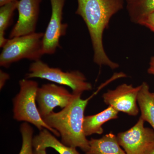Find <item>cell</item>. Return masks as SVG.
<instances>
[{"mask_svg": "<svg viewBox=\"0 0 154 154\" xmlns=\"http://www.w3.org/2000/svg\"><path fill=\"white\" fill-rule=\"evenodd\" d=\"M75 14L82 18L87 25L94 49V63L107 66L112 69L119 67L110 60L103 44L104 30L108 27L111 17L122 9L123 0H77Z\"/></svg>", "mask_w": 154, "mask_h": 154, "instance_id": "6da1fadb", "label": "cell"}, {"mask_svg": "<svg viewBox=\"0 0 154 154\" xmlns=\"http://www.w3.org/2000/svg\"><path fill=\"white\" fill-rule=\"evenodd\" d=\"M98 91L85 99H82L80 95H76L70 104L60 112H52L42 117L48 126L59 133L61 141L64 144L79 148L85 152L89 149V140L83 131L84 114L88 102Z\"/></svg>", "mask_w": 154, "mask_h": 154, "instance_id": "7a4b0ae2", "label": "cell"}, {"mask_svg": "<svg viewBox=\"0 0 154 154\" xmlns=\"http://www.w3.org/2000/svg\"><path fill=\"white\" fill-rule=\"evenodd\" d=\"M20 91L13 99L14 117L18 121L31 123L39 131L45 128L56 136H60L57 131L44 121L36 105V95L38 87L37 82L23 79L19 82Z\"/></svg>", "mask_w": 154, "mask_h": 154, "instance_id": "3957f363", "label": "cell"}, {"mask_svg": "<svg viewBox=\"0 0 154 154\" xmlns=\"http://www.w3.org/2000/svg\"><path fill=\"white\" fill-rule=\"evenodd\" d=\"M44 33H35L8 39L0 54V66L9 67L12 63L24 59L33 61L44 55L42 38Z\"/></svg>", "mask_w": 154, "mask_h": 154, "instance_id": "277c9868", "label": "cell"}, {"mask_svg": "<svg viewBox=\"0 0 154 154\" xmlns=\"http://www.w3.org/2000/svg\"><path fill=\"white\" fill-rule=\"evenodd\" d=\"M26 79L39 78L57 83L71 88L72 94L82 96L85 91L92 90L91 83L82 73L79 71L64 72L58 68L51 67L47 64L39 60L33 61L29 67Z\"/></svg>", "mask_w": 154, "mask_h": 154, "instance_id": "5b68a950", "label": "cell"}, {"mask_svg": "<svg viewBox=\"0 0 154 154\" xmlns=\"http://www.w3.org/2000/svg\"><path fill=\"white\" fill-rule=\"evenodd\" d=\"M144 122L140 116L130 129L116 136L119 143L126 154H144L154 142V130L145 127Z\"/></svg>", "mask_w": 154, "mask_h": 154, "instance_id": "8992f818", "label": "cell"}, {"mask_svg": "<svg viewBox=\"0 0 154 154\" xmlns=\"http://www.w3.org/2000/svg\"><path fill=\"white\" fill-rule=\"evenodd\" d=\"M51 6L50 19L42 38L44 54H53L60 48V40L66 34L68 25L63 23V9L66 0H50Z\"/></svg>", "mask_w": 154, "mask_h": 154, "instance_id": "52a82bcc", "label": "cell"}, {"mask_svg": "<svg viewBox=\"0 0 154 154\" xmlns=\"http://www.w3.org/2000/svg\"><path fill=\"white\" fill-rule=\"evenodd\" d=\"M76 95L63 86L53 84L42 85L37 90L36 101L42 117L53 112L56 107L63 108L70 104Z\"/></svg>", "mask_w": 154, "mask_h": 154, "instance_id": "ba28073f", "label": "cell"}, {"mask_svg": "<svg viewBox=\"0 0 154 154\" xmlns=\"http://www.w3.org/2000/svg\"><path fill=\"white\" fill-rule=\"evenodd\" d=\"M141 87L140 85L134 88L132 85L122 84L103 94L104 102L118 112L135 116L139 113L137 99Z\"/></svg>", "mask_w": 154, "mask_h": 154, "instance_id": "9c48e42d", "label": "cell"}, {"mask_svg": "<svg viewBox=\"0 0 154 154\" xmlns=\"http://www.w3.org/2000/svg\"><path fill=\"white\" fill-rule=\"evenodd\" d=\"M42 0H19L17 10L18 21L11 30L9 37L28 35L36 32Z\"/></svg>", "mask_w": 154, "mask_h": 154, "instance_id": "30bf717a", "label": "cell"}, {"mask_svg": "<svg viewBox=\"0 0 154 154\" xmlns=\"http://www.w3.org/2000/svg\"><path fill=\"white\" fill-rule=\"evenodd\" d=\"M119 112L109 106L106 109L95 115L85 116L83 131L86 137L94 134H102L104 131L102 125L105 122L118 117Z\"/></svg>", "mask_w": 154, "mask_h": 154, "instance_id": "8fae6325", "label": "cell"}, {"mask_svg": "<svg viewBox=\"0 0 154 154\" xmlns=\"http://www.w3.org/2000/svg\"><path fill=\"white\" fill-rule=\"evenodd\" d=\"M89 145L90 147L85 154H126L119 143L116 136L112 132L101 138H91Z\"/></svg>", "mask_w": 154, "mask_h": 154, "instance_id": "7c38bea8", "label": "cell"}, {"mask_svg": "<svg viewBox=\"0 0 154 154\" xmlns=\"http://www.w3.org/2000/svg\"><path fill=\"white\" fill-rule=\"evenodd\" d=\"M49 131L44 128L33 137V146L34 149H46L51 148L60 154H81L76 148L64 144L53 135Z\"/></svg>", "mask_w": 154, "mask_h": 154, "instance_id": "4fadbf2b", "label": "cell"}, {"mask_svg": "<svg viewBox=\"0 0 154 154\" xmlns=\"http://www.w3.org/2000/svg\"><path fill=\"white\" fill-rule=\"evenodd\" d=\"M138 96L137 102L141 112L140 117L147 122L154 130V97L150 92L147 83L143 82L141 85Z\"/></svg>", "mask_w": 154, "mask_h": 154, "instance_id": "5bb4252c", "label": "cell"}, {"mask_svg": "<svg viewBox=\"0 0 154 154\" xmlns=\"http://www.w3.org/2000/svg\"><path fill=\"white\" fill-rule=\"evenodd\" d=\"M127 9L131 20L136 24L154 11V0H126Z\"/></svg>", "mask_w": 154, "mask_h": 154, "instance_id": "9a60e30c", "label": "cell"}, {"mask_svg": "<svg viewBox=\"0 0 154 154\" xmlns=\"http://www.w3.org/2000/svg\"><path fill=\"white\" fill-rule=\"evenodd\" d=\"M19 0L14 1L0 8V47L2 48L8 39L5 37V31L12 22L14 12L17 9Z\"/></svg>", "mask_w": 154, "mask_h": 154, "instance_id": "2e32d148", "label": "cell"}, {"mask_svg": "<svg viewBox=\"0 0 154 154\" xmlns=\"http://www.w3.org/2000/svg\"><path fill=\"white\" fill-rule=\"evenodd\" d=\"M22 136V145L19 154H34L33 146V130L28 122H24L20 126Z\"/></svg>", "mask_w": 154, "mask_h": 154, "instance_id": "e0dca14e", "label": "cell"}, {"mask_svg": "<svg viewBox=\"0 0 154 154\" xmlns=\"http://www.w3.org/2000/svg\"><path fill=\"white\" fill-rule=\"evenodd\" d=\"M137 24L146 27L154 33V11L143 17Z\"/></svg>", "mask_w": 154, "mask_h": 154, "instance_id": "ac0fdd59", "label": "cell"}, {"mask_svg": "<svg viewBox=\"0 0 154 154\" xmlns=\"http://www.w3.org/2000/svg\"><path fill=\"white\" fill-rule=\"evenodd\" d=\"M10 78V75L7 73L1 70L0 71V89L2 90L5 86L6 82Z\"/></svg>", "mask_w": 154, "mask_h": 154, "instance_id": "d6986e66", "label": "cell"}, {"mask_svg": "<svg viewBox=\"0 0 154 154\" xmlns=\"http://www.w3.org/2000/svg\"><path fill=\"white\" fill-rule=\"evenodd\" d=\"M148 72L150 74L154 75V57L151 58L149 66L148 69Z\"/></svg>", "mask_w": 154, "mask_h": 154, "instance_id": "ffe728a7", "label": "cell"}, {"mask_svg": "<svg viewBox=\"0 0 154 154\" xmlns=\"http://www.w3.org/2000/svg\"><path fill=\"white\" fill-rule=\"evenodd\" d=\"M144 154H154V142L149 146Z\"/></svg>", "mask_w": 154, "mask_h": 154, "instance_id": "44dd1931", "label": "cell"}, {"mask_svg": "<svg viewBox=\"0 0 154 154\" xmlns=\"http://www.w3.org/2000/svg\"><path fill=\"white\" fill-rule=\"evenodd\" d=\"M46 149H34V154H47Z\"/></svg>", "mask_w": 154, "mask_h": 154, "instance_id": "7402d4cb", "label": "cell"}, {"mask_svg": "<svg viewBox=\"0 0 154 154\" xmlns=\"http://www.w3.org/2000/svg\"><path fill=\"white\" fill-rule=\"evenodd\" d=\"M17 0H0V6L2 7Z\"/></svg>", "mask_w": 154, "mask_h": 154, "instance_id": "603a6c76", "label": "cell"}, {"mask_svg": "<svg viewBox=\"0 0 154 154\" xmlns=\"http://www.w3.org/2000/svg\"><path fill=\"white\" fill-rule=\"evenodd\" d=\"M152 94H153V96L154 97V93H152Z\"/></svg>", "mask_w": 154, "mask_h": 154, "instance_id": "cb8c5ba5", "label": "cell"}]
</instances>
